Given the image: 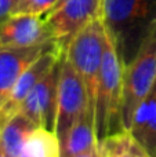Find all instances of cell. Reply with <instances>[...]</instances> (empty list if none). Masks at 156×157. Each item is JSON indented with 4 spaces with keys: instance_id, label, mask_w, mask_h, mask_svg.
<instances>
[{
    "instance_id": "obj_12",
    "label": "cell",
    "mask_w": 156,
    "mask_h": 157,
    "mask_svg": "<svg viewBox=\"0 0 156 157\" xmlns=\"http://www.w3.org/2000/svg\"><path fill=\"white\" fill-rule=\"evenodd\" d=\"M129 130L144 146L148 156L156 157V81L137 108Z\"/></svg>"
},
{
    "instance_id": "obj_7",
    "label": "cell",
    "mask_w": 156,
    "mask_h": 157,
    "mask_svg": "<svg viewBox=\"0 0 156 157\" xmlns=\"http://www.w3.org/2000/svg\"><path fill=\"white\" fill-rule=\"evenodd\" d=\"M60 63L61 61L28 92L21 105L18 106L17 112L24 114L33 125L54 130L55 114H57Z\"/></svg>"
},
{
    "instance_id": "obj_6",
    "label": "cell",
    "mask_w": 156,
    "mask_h": 157,
    "mask_svg": "<svg viewBox=\"0 0 156 157\" xmlns=\"http://www.w3.org/2000/svg\"><path fill=\"white\" fill-rule=\"evenodd\" d=\"M87 109H93L90 105L86 87L77 72L62 57L58 75L57 92V114H55L54 131L60 139L65 136L69 128L82 117ZM94 112V110H93Z\"/></svg>"
},
{
    "instance_id": "obj_14",
    "label": "cell",
    "mask_w": 156,
    "mask_h": 157,
    "mask_svg": "<svg viewBox=\"0 0 156 157\" xmlns=\"http://www.w3.org/2000/svg\"><path fill=\"white\" fill-rule=\"evenodd\" d=\"M98 157H149L130 130H119L98 139Z\"/></svg>"
},
{
    "instance_id": "obj_13",
    "label": "cell",
    "mask_w": 156,
    "mask_h": 157,
    "mask_svg": "<svg viewBox=\"0 0 156 157\" xmlns=\"http://www.w3.org/2000/svg\"><path fill=\"white\" fill-rule=\"evenodd\" d=\"M33 127L35 125L19 112L6 120L0 135L2 157H22L24 144Z\"/></svg>"
},
{
    "instance_id": "obj_2",
    "label": "cell",
    "mask_w": 156,
    "mask_h": 157,
    "mask_svg": "<svg viewBox=\"0 0 156 157\" xmlns=\"http://www.w3.org/2000/svg\"><path fill=\"white\" fill-rule=\"evenodd\" d=\"M122 99L123 65L112 37L107 33L104 61L93 106L98 139L124 128L122 121Z\"/></svg>"
},
{
    "instance_id": "obj_18",
    "label": "cell",
    "mask_w": 156,
    "mask_h": 157,
    "mask_svg": "<svg viewBox=\"0 0 156 157\" xmlns=\"http://www.w3.org/2000/svg\"><path fill=\"white\" fill-rule=\"evenodd\" d=\"M0 135H2V124H0ZM0 157H2V149H0Z\"/></svg>"
},
{
    "instance_id": "obj_3",
    "label": "cell",
    "mask_w": 156,
    "mask_h": 157,
    "mask_svg": "<svg viewBox=\"0 0 156 157\" xmlns=\"http://www.w3.org/2000/svg\"><path fill=\"white\" fill-rule=\"evenodd\" d=\"M156 81V24L141 44L138 52L123 66L122 121L130 128L134 113Z\"/></svg>"
},
{
    "instance_id": "obj_16",
    "label": "cell",
    "mask_w": 156,
    "mask_h": 157,
    "mask_svg": "<svg viewBox=\"0 0 156 157\" xmlns=\"http://www.w3.org/2000/svg\"><path fill=\"white\" fill-rule=\"evenodd\" d=\"M57 2L58 0H22L18 4V7H17L15 13L33 14V15L44 17L57 4Z\"/></svg>"
},
{
    "instance_id": "obj_9",
    "label": "cell",
    "mask_w": 156,
    "mask_h": 157,
    "mask_svg": "<svg viewBox=\"0 0 156 157\" xmlns=\"http://www.w3.org/2000/svg\"><path fill=\"white\" fill-rule=\"evenodd\" d=\"M50 40L43 17L15 13L0 22V46L32 47Z\"/></svg>"
},
{
    "instance_id": "obj_10",
    "label": "cell",
    "mask_w": 156,
    "mask_h": 157,
    "mask_svg": "<svg viewBox=\"0 0 156 157\" xmlns=\"http://www.w3.org/2000/svg\"><path fill=\"white\" fill-rule=\"evenodd\" d=\"M53 41L54 40L32 47L0 46V108L19 76L41 52L46 51Z\"/></svg>"
},
{
    "instance_id": "obj_8",
    "label": "cell",
    "mask_w": 156,
    "mask_h": 157,
    "mask_svg": "<svg viewBox=\"0 0 156 157\" xmlns=\"http://www.w3.org/2000/svg\"><path fill=\"white\" fill-rule=\"evenodd\" d=\"M64 57V50L53 41L46 51H43L29 66L26 71L19 76L17 83L14 84L11 92L8 94L7 99L0 108V124H4L7 119H10L14 113H17L18 106L28 95V92L39 83Z\"/></svg>"
},
{
    "instance_id": "obj_4",
    "label": "cell",
    "mask_w": 156,
    "mask_h": 157,
    "mask_svg": "<svg viewBox=\"0 0 156 157\" xmlns=\"http://www.w3.org/2000/svg\"><path fill=\"white\" fill-rule=\"evenodd\" d=\"M107 32L102 18L96 19L79 32L66 46L64 57L77 72L86 87L91 108L94 106L99 73L104 61ZM94 110V109H93Z\"/></svg>"
},
{
    "instance_id": "obj_1",
    "label": "cell",
    "mask_w": 156,
    "mask_h": 157,
    "mask_svg": "<svg viewBox=\"0 0 156 157\" xmlns=\"http://www.w3.org/2000/svg\"><path fill=\"white\" fill-rule=\"evenodd\" d=\"M101 18L124 66L155 26L156 0H102Z\"/></svg>"
},
{
    "instance_id": "obj_19",
    "label": "cell",
    "mask_w": 156,
    "mask_h": 157,
    "mask_svg": "<svg viewBox=\"0 0 156 157\" xmlns=\"http://www.w3.org/2000/svg\"><path fill=\"white\" fill-rule=\"evenodd\" d=\"M21 2H22V0H19V2H18V4H19V3H21Z\"/></svg>"
},
{
    "instance_id": "obj_17",
    "label": "cell",
    "mask_w": 156,
    "mask_h": 157,
    "mask_svg": "<svg viewBox=\"0 0 156 157\" xmlns=\"http://www.w3.org/2000/svg\"><path fill=\"white\" fill-rule=\"evenodd\" d=\"M19 0H0V22L15 13Z\"/></svg>"
},
{
    "instance_id": "obj_5",
    "label": "cell",
    "mask_w": 156,
    "mask_h": 157,
    "mask_svg": "<svg viewBox=\"0 0 156 157\" xmlns=\"http://www.w3.org/2000/svg\"><path fill=\"white\" fill-rule=\"evenodd\" d=\"M101 14L102 0H58L43 18L51 40L65 52L69 41Z\"/></svg>"
},
{
    "instance_id": "obj_11",
    "label": "cell",
    "mask_w": 156,
    "mask_h": 157,
    "mask_svg": "<svg viewBox=\"0 0 156 157\" xmlns=\"http://www.w3.org/2000/svg\"><path fill=\"white\" fill-rule=\"evenodd\" d=\"M61 157H98L93 109H87L61 139Z\"/></svg>"
},
{
    "instance_id": "obj_15",
    "label": "cell",
    "mask_w": 156,
    "mask_h": 157,
    "mask_svg": "<svg viewBox=\"0 0 156 157\" xmlns=\"http://www.w3.org/2000/svg\"><path fill=\"white\" fill-rule=\"evenodd\" d=\"M22 157H61V139L54 130L35 125L28 134Z\"/></svg>"
}]
</instances>
